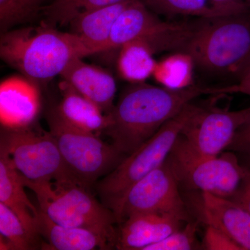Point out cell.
I'll return each instance as SVG.
<instances>
[{"mask_svg": "<svg viewBox=\"0 0 250 250\" xmlns=\"http://www.w3.org/2000/svg\"><path fill=\"white\" fill-rule=\"evenodd\" d=\"M123 92L109 114L104 131L111 143L129 155L146 142L192 100L205 94L196 85L171 89L145 83H132Z\"/></svg>", "mask_w": 250, "mask_h": 250, "instance_id": "cell-1", "label": "cell"}, {"mask_svg": "<svg viewBox=\"0 0 250 250\" xmlns=\"http://www.w3.org/2000/svg\"><path fill=\"white\" fill-rule=\"evenodd\" d=\"M95 54L77 34L46 24L7 31L0 41L1 59L36 82L52 80L74 59Z\"/></svg>", "mask_w": 250, "mask_h": 250, "instance_id": "cell-2", "label": "cell"}, {"mask_svg": "<svg viewBox=\"0 0 250 250\" xmlns=\"http://www.w3.org/2000/svg\"><path fill=\"white\" fill-rule=\"evenodd\" d=\"M21 176L24 186L36 195L39 208L54 223L87 229L116 248V215L91 195L88 188L74 179L31 182Z\"/></svg>", "mask_w": 250, "mask_h": 250, "instance_id": "cell-3", "label": "cell"}, {"mask_svg": "<svg viewBox=\"0 0 250 250\" xmlns=\"http://www.w3.org/2000/svg\"><path fill=\"white\" fill-rule=\"evenodd\" d=\"M199 108L192 103L188 104L150 139L126 156L114 170L97 182L95 188L100 202L115 215L133 185L165 162L184 126Z\"/></svg>", "mask_w": 250, "mask_h": 250, "instance_id": "cell-4", "label": "cell"}, {"mask_svg": "<svg viewBox=\"0 0 250 250\" xmlns=\"http://www.w3.org/2000/svg\"><path fill=\"white\" fill-rule=\"evenodd\" d=\"M185 52L207 71L236 74L250 55V15L202 18Z\"/></svg>", "mask_w": 250, "mask_h": 250, "instance_id": "cell-5", "label": "cell"}, {"mask_svg": "<svg viewBox=\"0 0 250 250\" xmlns=\"http://www.w3.org/2000/svg\"><path fill=\"white\" fill-rule=\"evenodd\" d=\"M49 132L55 140L62 159L79 183L88 188L112 172L126 155L98 135L69 125L55 108L47 117Z\"/></svg>", "mask_w": 250, "mask_h": 250, "instance_id": "cell-6", "label": "cell"}, {"mask_svg": "<svg viewBox=\"0 0 250 250\" xmlns=\"http://www.w3.org/2000/svg\"><path fill=\"white\" fill-rule=\"evenodd\" d=\"M167 161L179 187L224 198L230 199L234 195L244 175L241 160L235 152L200 155L189 149L179 136Z\"/></svg>", "mask_w": 250, "mask_h": 250, "instance_id": "cell-7", "label": "cell"}, {"mask_svg": "<svg viewBox=\"0 0 250 250\" xmlns=\"http://www.w3.org/2000/svg\"><path fill=\"white\" fill-rule=\"evenodd\" d=\"M201 19L192 22L161 21L140 0H131L117 19L108 39L106 52L132 41L146 42L154 53L185 52Z\"/></svg>", "mask_w": 250, "mask_h": 250, "instance_id": "cell-8", "label": "cell"}, {"mask_svg": "<svg viewBox=\"0 0 250 250\" xmlns=\"http://www.w3.org/2000/svg\"><path fill=\"white\" fill-rule=\"evenodd\" d=\"M6 130L1 135L0 151L9 156L24 178L31 182L75 179L49 131L41 134L29 128Z\"/></svg>", "mask_w": 250, "mask_h": 250, "instance_id": "cell-9", "label": "cell"}, {"mask_svg": "<svg viewBox=\"0 0 250 250\" xmlns=\"http://www.w3.org/2000/svg\"><path fill=\"white\" fill-rule=\"evenodd\" d=\"M187 207L166 159L128 190L116 217L118 225L130 215L146 212L174 213L188 218Z\"/></svg>", "mask_w": 250, "mask_h": 250, "instance_id": "cell-10", "label": "cell"}, {"mask_svg": "<svg viewBox=\"0 0 250 250\" xmlns=\"http://www.w3.org/2000/svg\"><path fill=\"white\" fill-rule=\"evenodd\" d=\"M250 118V106L238 111L199 108L181 133V140L200 155L215 156L227 150L238 129Z\"/></svg>", "mask_w": 250, "mask_h": 250, "instance_id": "cell-11", "label": "cell"}, {"mask_svg": "<svg viewBox=\"0 0 250 250\" xmlns=\"http://www.w3.org/2000/svg\"><path fill=\"white\" fill-rule=\"evenodd\" d=\"M197 220L224 231L243 250H250V213L229 199L200 192L189 197Z\"/></svg>", "mask_w": 250, "mask_h": 250, "instance_id": "cell-12", "label": "cell"}, {"mask_svg": "<svg viewBox=\"0 0 250 250\" xmlns=\"http://www.w3.org/2000/svg\"><path fill=\"white\" fill-rule=\"evenodd\" d=\"M36 81L14 75L0 83V123L6 129H27L40 112V90Z\"/></svg>", "mask_w": 250, "mask_h": 250, "instance_id": "cell-13", "label": "cell"}, {"mask_svg": "<svg viewBox=\"0 0 250 250\" xmlns=\"http://www.w3.org/2000/svg\"><path fill=\"white\" fill-rule=\"evenodd\" d=\"M188 219L182 215L158 212L130 215L119 224L116 248L144 250L179 229Z\"/></svg>", "mask_w": 250, "mask_h": 250, "instance_id": "cell-14", "label": "cell"}, {"mask_svg": "<svg viewBox=\"0 0 250 250\" xmlns=\"http://www.w3.org/2000/svg\"><path fill=\"white\" fill-rule=\"evenodd\" d=\"M60 76L81 95L98 105L105 114L111 113L115 106L117 86L109 72L79 58L72 60Z\"/></svg>", "mask_w": 250, "mask_h": 250, "instance_id": "cell-15", "label": "cell"}, {"mask_svg": "<svg viewBox=\"0 0 250 250\" xmlns=\"http://www.w3.org/2000/svg\"><path fill=\"white\" fill-rule=\"evenodd\" d=\"M22 176L13 165L11 159L0 151V203L17 215L31 236L39 239L36 208L25 192Z\"/></svg>", "mask_w": 250, "mask_h": 250, "instance_id": "cell-16", "label": "cell"}, {"mask_svg": "<svg viewBox=\"0 0 250 250\" xmlns=\"http://www.w3.org/2000/svg\"><path fill=\"white\" fill-rule=\"evenodd\" d=\"M60 89L62 98L55 109L64 121L77 129L98 136L104 132L109 123L108 115L67 82L62 81Z\"/></svg>", "mask_w": 250, "mask_h": 250, "instance_id": "cell-17", "label": "cell"}, {"mask_svg": "<svg viewBox=\"0 0 250 250\" xmlns=\"http://www.w3.org/2000/svg\"><path fill=\"white\" fill-rule=\"evenodd\" d=\"M37 229L39 236L47 240L53 250H108L112 248L110 243L98 233L87 229L59 225L40 208L37 215Z\"/></svg>", "mask_w": 250, "mask_h": 250, "instance_id": "cell-18", "label": "cell"}, {"mask_svg": "<svg viewBox=\"0 0 250 250\" xmlns=\"http://www.w3.org/2000/svg\"><path fill=\"white\" fill-rule=\"evenodd\" d=\"M130 1L125 0L82 15L70 23L71 32L82 38L97 54L106 52L113 26Z\"/></svg>", "mask_w": 250, "mask_h": 250, "instance_id": "cell-19", "label": "cell"}, {"mask_svg": "<svg viewBox=\"0 0 250 250\" xmlns=\"http://www.w3.org/2000/svg\"><path fill=\"white\" fill-rule=\"evenodd\" d=\"M153 49L146 42L136 41L119 49L117 67L123 80L131 83H143L152 77L157 62Z\"/></svg>", "mask_w": 250, "mask_h": 250, "instance_id": "cell-20", "label": "cell"}, {"mask_svg": "<svg viewBox=\"0 0 250 250\" xmlns=\"http://www.w3.org/2000/svg\"><path fill=\"white\" fill-rule=\"evenodd\" d=\"M125 0H53L39 8L43 22L49 27H65L82 15Z\"/></svg>", "mask_w": 250, "mask_h": 250, "instance_id": "cell-21", "label": "cell"}, {"mask_svg": "<svg viewBox=\"0 0 250 250\" xmlns=\"http://www.w3.org/2000/svg\"><path fill=\"white\" fill-rule=\"evenodd\" d=\"M193 59L186 52H176L157 62L152 77L166 88L182 89L193 85Z\"/></svg>", "mask_w": 250, "mask_h": 250, "instance_id": "cell-22", "label": "cell"}, {"mask_svg": "<svg viewBox=\"0 0 250 250\" xmlns=\"http://www.w3.org/2000/svg\"><path fill=\"white\" fill-rule=\"evenodd\" d=\"M143 2L152 11L170 17L211 18L228 16L217 9L210 0H144Z\"/></svg>", "mask_w": 250, "mask_h": 250, "instance_id": "cell-23", "label": "cell"}, {"mask_svg": "<svg viewBox=\"0 0 250 250\" xmlns=\"http://www.w3.org/2000/svg\"><path fill=\"white\" fill-rule=\"evenodd\" d=\"M0 235L8 240L12 250H29L37 248L39 239L31 236L17 215L0 203Z\"/></svg>", "mask_w": 250, "mask_h": 250, "instance_id": "cell-24", "label": "cell"}, {"mask_svg": "<svg viewBox=\"0 0 250 250\" xmlns=\"http://www.w3.org/2000/svg\"><path fill=\"white\" fill-rule=\"evenodd\" d=\"M197 221L188 222L184 228L174 231L162 241L151 245L144 250H190L198 248Z\"/></svg>", "mask_w": 250, "mask_h": 250, "instance_id": "cell-25", "label": "cell"}, {"mask_svg": "<svg viewBox=\"0 0 250 250\" xmlns=\"http://www.w3.org/2000/svg\"><path fill=\"white\" fill-rule=\"evenodd\" d=\"M43 0H11L4 7L0 9L1 26H8L12 23L25 19L37 12Z\"/></svg>", "mask_w": 250, "mask_h": 250, "instance_id": "cell-26", "label": "cell"}, {"mask_svg": "<svg viewBox=\"0 0 250 250\" xmlns=\"http://www.w3.org/2000/svg\"><path fill=\"white\" fill-rule=\"evenodd\" d=\"M202 248L208 250H243L224 231L210 225L206 228Z\"/></svg>", "mask_w": 250, "mask_h": 250, "instance_id": "cell-27", "label": "cell"}, {"mask_svg": "<svg viewBox=\"0 0 250 250\" xmlns=\"http://www.w3.org/2000/svg\"><path fill=\"white\" fill-rule=\"evenodd\" d=\"M241 156L243 159L241 162L244 169V175L238 190L229 200L250 213V156Z\"/></svg>", "mask_w": 250, "mask_h": 250, "instance_id": "cell-28", "label": "cell"}, {"mask_svg": "<svg viewBox=\"0 0 250 250\" xmlns=\"http://www.w3.org/2000/svg\"><path fill=\"white\" fill-rule=\"evenodd\" d=\"M227 151L250 156V118L238 129Z\"/></svg>", "mask_w": 250, "mask_h": 250, "instance_id": "cell-29", "label": "cell"}, {"mask_svg": "<svg viewBox=\"0 0 250 250\" xmlns=\"http://www.w3.org/2000/svg\"><path fill=\"white\" fill-rule=\"evenodd\" d=\"M217 9L225 15L248 13L250 5L248 0H210Z\"/></svg>", "mask_w": 250, "mask_h": 250, "instance_id": "cell-30", "label": "cell"}, {"mask_svg": "<svg viewBox=\"0 0 250 250\" xmlns=\"http://www.w3.org/2000/svg\"><path fill=\"white\" fill-rule=\"evenodd\" d=\"M205 94H243L250 96V77L228 86L206 88Z\"/></svg>", "mask_w": 250, "mask_h": 250, "instance_id": "cell-31", "label": "cell"}, {"mask_svg": "<svg viewBox=\"0 0 250 250\" xmlns=\"http://www.w3.org/2000/svg\"><path fill=\"white\" fill-rule=\"evenodd\" d=\"M236 75L239 78V81L250 77V55L238 67Z\"/></svg>", "mask_w": 250, "mask_h": 250, "instance_id": "cell-32", "label": "cell"}, {"mask_svg": "<svg viewBox=\"0 0 250 250\" xmlns=\"http://www.w3.org/2000/svg\"><path fill=\"white\" fill-rule=\"evenodd\" d=\"M11 0H0V9L4 7Z\"/></svg>", "mask_w": 250, "mask_h": 250, "instance_id": "cell-33", "label": "cell"}, {"mask_svg": "<svg viewBox=\"0 0 250 250\" xmlns=\"http://www.w3.org/2000/svg\"><path fill=\"white\" fill-rule=\"evenodd\" d=\"M248 2L249 3V4L250 5V0H248Z\"/></svg>", "mask_w": 250, "mask_h": 250, "instance_id": "cell-34", "label": "cell"}]
</instances>
